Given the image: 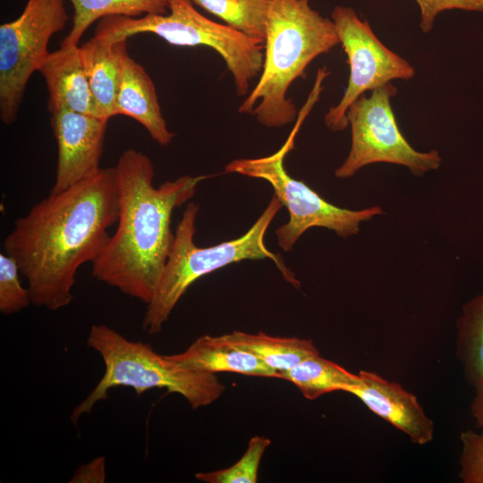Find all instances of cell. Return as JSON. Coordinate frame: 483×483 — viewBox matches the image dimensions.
<instances>
[{"label":"cell","instance_id":"6da1fadb","mask_svg":"<svg viewBox=\"0 0 483 483\" xmlns=\"http://www.w3.org/2000/svg\"><path fill=\"white\" fill-rule=\"evenodd\" d=\"M118 214L115 168L106 167L49 193L15 221L4 250L26 279L31 304L55 311L72 302L79 267L102 253Z\"/></svg>","mask_w":483,"mask_h":483},{"label":"cell","instance_id":"7a4b0ae2","mask_svg":"<svg viewBox=\"0 0 483 483\" xmlns=\"http://www.w3.org/2000/svg\"><path fill=\"white\" fill-rule=\"evenodd\" d=\"M119 200L117 227L92 263L99 282L148 304L165 266L174 233L172 215L195 193L208 175H183L155 187L151 159L124 150L114 166Z\"/></svg>","mask_w":483,"mask_h":483},{"label":"cell","instance_id":"3957f363","mask_svg":"<svg viewBox=\"0 0 483 483\" xmlns=\"http://www.w3.org/2000/svg\"><path fill=\"white\" fill-rule=\"evenodd\" d=\"M339 44L332 19L314 10L309 0H272L260 76L239 113L255 115L268 128L294 121L299 113L287 96L290 86L315 58Z\"/></svg>","mask_w":483,"mask_h":483},{"label":"cell","instance_id":"277c9868","mask_svg":"<svg viewBox=\"0 0 483 483\" xmlns=\"http://www.w3.org/2000/svg\"><path fill=\"white\" fill-rule=\"evenodd\" d=\"M274 196L253 225L241 237L210 247L194 242L199 206L189 203L179 221L171 250L152 299L147 304L141 328L149 335L160 333L188 288L200 277L244 259L269 258L284 278L295 287L300 282L282 259L265 245V235L282 208Z\"/></svg>","mask_w":483,"mask_h":483},{"label":"cell","instance_id":"5b68a950","mask_svg":"<svg viewBox=\"0 0 483 483\" xmlns=\"http://www.w3.org/2000/svg\"><path fill=\"white\" fill-rule=\"evenodd\" d=\"M87 344L100 355L105 372L72 410L73 424L90 413L97 402L107 398L108 391L117 386L133 388L138 395L153 388H164L182 396L193 410L210 405L226 390L216 374L182 369L151 345L129 340L105 324L90 327Z\"/></svg>","mask_w":483,"mask_h":483},{"label":"cell","instance_id":"8992f818","mask_svg":"<svg viewBox=\"0 0 483 483\" xmlns=\"http://www.w3.org/2000/svg\"><path fill=\"white\" fill-rule=\"evenodd\" d=\"M95 33L112 41L152 33L174 46L210 47L224 59L239 96L248 93L263 66L264 42L205 17L191 0H169L165 14L105 17Z\"/></svg>","mask_w":483,"mask_h":483},{"label":"cell","instance_id":"52a82bcc","mask_svg":"<svg viewBox=\"0 0 483 483\" xmlns=\"http://www.w3.org/2000/svg\"><path fill=\"white\" fill-rule=\"evenodd\" d=\"M311 93L298 114V120L284 144L275 153L256 158L235 159L225 165L226 173L240 174L267 181L275 196L289 213V220L276 231L278 245L290 251L299 238L311 227H324L347 238L357 234L360 225L384 212L379 206L351 210L335 206L301 181L293 179L285 170L284 158L293 148L294 140L305 117L318 100Z\"/></svg>","mask_w":483,"mask_h":483},{"label":"cell","instance_id":"ba28073f","mask_svg":"<svg viewBox=\"0 0 483 483\" xmlns=\"http://www.w3.org/2000/svg\"><path fill=\"white\" fill-rule=\"evenodd\" d=\"M396 93L397 88L388 82L371 90L369 97L363 94L351 105L346 113L352 133L351 148L335 171L337 178L352 177L374 163L403 165L416 176L440 166L442 157L438 151H418L402 134L391 105Z\"/></svg>","mask_w":483,"mask_h":483},{"label":"cell","instance_id":"9c48e42d","mask_svg":"<svg viewBox=\"0 0 483 483\" xmlns=\"http://www.w3.org/2000/svg\"><path fill=\"white\" fill-rule=\"evenodd\" d=\"M67 21L64 0H28L17 19L0 26V118L5 125L17 120L30 76Z\"/></svg>","mask_w":483,"mask_h":483},{"label":"cell","instance_id":"30bf717a","mask_svg":"<svg viewBox=\"0 0 483 483\" xmlns=\"http://www.w3.org/2000/svg\"><path fill=\"white\" fill-rule=\"evenodd\" d=\"M331 19L350 67L347 87L341 100L325 114L326 127L339 131L348 126L349 107L366 91L394 80H410L415 76V69L386 47L369 21L361 20L352 8L337 5L331 13Z\"/></svg>","mask_w":483,"mask_h":483},{"label":"cell","instance_id":"8fae6325","mask_svg":"<svg viewBox=\"0 0 483 483\" xmlns=\"http://www.w3.org/2000/svg\"><path fill=\"white\" fill-rule=\"evenodd\" d=\"M107 119L66 108L51 112L57 143V168L50 193H59L94 175L101 167Z\"/></svg>","mask_w":483,"mask_h":483},{"label":"cell","instance_id":"7c38bea8","mask_svg":"<svg viewBox=\"0 0 483 483\" xmlns=\"http://www.w3.org/2000/svg\"><path fill=\"white\" fill-rule=\"evenodd\" d=\"M358 376L359 383L348 393L404 433L413 444L424 445L433 440L434 422L412 393L372 371L360 370Z\"/></svg>","mask_w":483,"mask_h":483},{"label":"cell","instance_id":"4fadbf2b","mask_svg":"<svg viewBox=\"0 0 483 483\" xmlns=\"http://www.w3.org/2000/svg\"><path fill=\"white\" fill-rule=\"evenodd\" d=\"M114 114L136 120L161 146H167L174 136L162 114L155 85L142 65L128 54L127 41L121 49Z\"/></svg>","mask_w":483,"mask_h":483},{"label":"cell","instance_id":"5bb4252c","mask_svg":"<svg viewBox=\"0 0 483 483\" xmlns=\"http://www.w3.org/2000/svg\"><path fill=\"white\" fill-rule=\"evenodd\" d=\"M48 91L49 112L61 108L104 118L83 68L78 45L61 44L50 52L38 71Z\"/></svg>","mask_w":483,"mask_h":483},{"label":"cell","instance_id":"9a60e30c","mask_svg":"<svg viewBox=\"0 0 483 483\" xmlns=\"http://www.w3.org/2000/svg\"><path fill=\"white\" fill-rule=\"evenodd\" d=\"M166 356L174 364L188 370L278 378L276 371L250 352L233 343L225 335H201L183 352Z\"/></svg>","mask_w":483,"mask_h":483},{"label":"cell","instance_id":"2e32d148","mask_svg":"<svg viewBox=\"0 0 483 483\" xmlns=\"http://www.w3.org/2000/svg\"><path fill=\"white\" fill-rule=\"evenodd\" d=\"M127 38L112 41L96 34L79 47L80 60L102 116L114 114V101L120 76L121 49Z\"/></svg>","mask_w":483,"mask_h":483},{"label":"cell","instance_id":"e0dca14e","mask_svg":"<svg viewBox=\"0 0 483 483\" xmlns=\"http://www.w3.org/2000/svg\"><path fill=\"white\" fill-rule=\"evenodd\" d=\"M225 336L237 346L250 352L279 373L286 371L309 355L319 351L309 339L295 336H274L264 332L256 334L234 330Z\"/></svg>","mask_w":483,"mask_h":483},{"label":"cell","instance_id":"ac0fdd59","mask_svg":"<svg viewBox=\"0 0 483 483\" xmlns=\"http://www.w3.org/2000/svg\"><path fill=\"white\" fill-rule=\"evenodd\" d=\"M278 379L292 383L309 400L334 391L348 393L359 383L358 374L323 358L319 352L308 356L292 369L279 373Z\"/></svg>","mask_w":483,"mask_h":483},{"label":"cell","instance_id":"d6986e66","mask_svg":"<svg viewBox=\"0 0 483 483\" xmlns=\"http://www.w3.org/2000/svg\"><path fill=\"white\" fill-rule=\"evenodd\" d=\"M456 357L467 382L483 388V291L465 303L456 322Z\"/></svg>","mask_w":483,"mask_h":483},{"label":"cell","instance_id":"ffe728a7","mask_svg":"<svg viewBox=\"0 0 483 483\" xmlns=\"http://www.w3.org/2000/svg\"><path fill=\"white\" fill-rule=\"evenodd\" d=\"M73 6L72 26L62 44L78 45L88 28L108 16L138 18L165 14L169 0H70Z\"/></svg>","mask_w":483,"mask_h":483},{"label":"cell","instance_id":"44dd1931","mask_svg":"<svg viewBox=\"0 0 483 483\" xmlns=\"http://www.w3.org/2000/svg\"><path fill=\"white\" fill-rule=\"evenodd\" d=\"M227 25L264 42L272 0H191Z\"/></svg>","mask_w":483,"mask_h":483},{"label":"cell","instance_id":"7402d4cb","mask_svg":"<svg viewBox=\"0 0 483 483\" xmlns=\"http://www.w3.org/2000/svg\"><path fill=\"white\" fill-rule=\"evenodd\" d=\"M270 445L268 437L253 436L235 463L218 470L198 472L195 478L206 483H256L262 456Z\"/></svg>","mask_w":483,"mask_h":483},{"label":"cell","instance_id":"603a6c76","mask_svg":"<svg viewBox=\"0 0 483 483\" xmlns=\"http://www.w3.org/2000/svg\"><path fill=\"white\" fill-rule=\"evenodd\" d=\"M16 261L5 252L0 253V312L13 315L31 304L30 291L23 287Z\"/></svg>","mask_w":483,"mask_h":483},{"label":"cell","instance_id":"cb8c5ba5","mask_svg":"<svg viewBox=\"0 0 483 483\" xmlns=\"http://www.w3.org/2000/svg\"><path fill=\"white\" fill-rule=\"evenodd\" d=\"M460 440L459 478L464 483H483V431H462Z\"/></svg>","mask_w":483,"mask_h":483},{"label":"cell","instance_id":"d4e9b609","mask_svg":"<svg viewBox=\"0 0 483 483\" xmlns=\"http://www.w3.org/2000/svg\"><path fill=\"white\" fill-rule=\"evenodd\" d=\"M420 12L419 27L422 32L428 33L436 16L447 10H464L483 12V0H415Z\"/></svg>","mask_w":483,"mask_h":483},{"label":"cell","instance_id":"484cf974","mask_svg":"<svg viewBox=\"0 0 483 483\" xmlns=\"http://www.w3.org/2000/svg\"><path fill=\"white\" fill-rule=\"evenodd\" d=\"M106 459L97 457L80 466L73 473L70 483H102L106 481Z\"/></svg>","mask_w":483,"mask_h":483},{"label":"cell","instance_id":"4316f807","mask_svg":"<svg viewBox=\"0 0 483 483\" xmlns=\"http://www.w3.org/2000/svg\"><path fill=\"white\" fill-rule=\"evenodd\" d=\"M470 413L477 424L483 428V388L475 391V396L470 404Z\"/></svg>","mask_w":483,"mask_h":483}]
</instances>
